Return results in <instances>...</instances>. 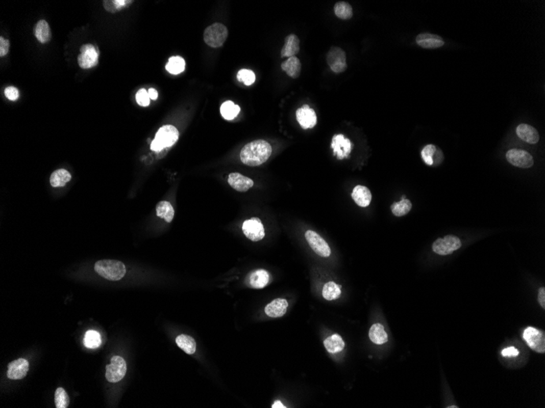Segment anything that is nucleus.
Returning a JSON list of instances; mask_svg holds the SVG:
<instances>
[{"label":"nucleus","mask_w":545,"mask_h":408,"mask_svg":"<svg viewBox=\"0 0 545 408\" xmlns=\"http://www.w3.org/2000/svg\"><path fill=\"white\" fill-rule=\"evenodd\" d=\"M283 71L292 78L299 77L301 71V64L296 57H290L281 65Z\"/></svg>","instance_id":"obj_24"},{"label":"nucleus","mask_w":545,"mask_h":408,"mask_svg":"<svg viewBox=\"0 0 545 408\" xmlns=\"http://www.w3.org/2000/svg\"><path fill=\"white\" fill-rule=\"evenodd\" d=\"M506 158L510 164L519 168H530L534 165L533 156L522 149H510L507 152Z\"/></svg>","instance_id":"obj_11"},{"label":"nucleus","mask_w":545,"mask_h":408,"mask_svg":"<svg viewBox=\"0 0 545 408\" xmlns=\"http://www.w3.org/2000/svg\"><path fill=\"white\" fill-rule=\"evenodd\" d=\"M237 78L238 81H242L246 86L253 85L256 80V75L254 72L250 69H241L237 74Z\"/></svg>","instance_id":"obj_39"},{"label":"nucleus","mask_w":545,"mask_h":408,"mask_svg":"<svg viewBox=\"0 0 545 408\" xmlns=\"http://www.w3.org/2000/svg\"><path fill=\"white\" fill-rule=\"evenodd\" d=\"M176 342L179 348L188 355H193L195 353L196 341L190 336L181 334L176 338Z\"/></svg>","instance_id":"obj_29"},{"label":"nucleus","mask_w":545,"mask_h":408,"mask_svg":"<svg viewBox=\"0 0 545 408\" xmlns=\"http://www.w3.org/2000/svg\"><path fill=\"white\" fill-rule=\"evenodd\" d=\"M415 42L419 47L426 49L438 48L444 45V40L441 37L429 33H423L417 35Z\"/></svg>","instance_id":"obj_18"},{"label":"nucleus","mask_w":545,"mask_h":408,"mask_svg":"<svg viewBox=\"0 0 545 408\" xmlns=\"http://www.w3.org/2000/svg\"><path fill=\"white\" fill-rule=\"evenodd\" d=\"M110 361V364L106 366V379L111 383L120 382L126 375V362L120 356H114Z\"/></svg>","instance_id":"obj_6"},{"label":"nucleus","mask_w":545,"mask_h":408,"mask_svg":"<svg viewBox=\"0 0 545 408\" xmlns=\"http://www.w3.org/2000/svg\"><path fill=\"white\" fill-rule=\"evenodd\" d=\"M421 156H422V159L425 161V164H427L428 166H433V165H437L436 159H437L438 163H441L443 160V154L441 152L439 148L436 147L435 145L433 144H429L427 146H425L423 148V150L421 152Z\"/></svg>","instance_id":"obj_20"},{"label":"nucleus","mask_w":545,"mask_h":408,"mask_svg":"<svg viewBox=\"0 0 545 408\" xmlns=\"http://www.w3.org/2000/svg\"><path fill=\"white\" fill-rule=\"evenodd\" d=\"M95 270L103 278L111 281H118L126 274V267L122 262L110 259L96 262Z\"/></svg>","instance_id":"obj_2"},{"label":"nucleus","mask_w":545,"mask_h":408,"mask_svg":"<svg viewBox=\"0 0 545 408\" xmlns=\"http://www.w3.org/2000/svg\"><path fill=\"white\" fill-rule=\"evenodd\" d=\"M369 337L373 343L383 345L388 341V334L381 323H374L369 331Z\"/></svg>","instance_id":"obj_25"},{"label":"nucleus","mask_w":545,"mask_h":408,"mask_svg":"<svg viewBox=\"0 0 545 408\" xmlns=\"http://www.w3.org/2000/svg\"><path fill=\"white\" fill-rule=\"evenodd\" d=\"M538 301L542 308L545 309V288H540L539 289V295H538Z\"/></svg>","instance_id":"obj_44"},{"label":"nucleus","mask_w":545,"mask_h":408,"mask_svg":"<svg viewBox=\"0 0 545 408\" xmlns=\"http://www.w3.org/2000/svg\"><path fill=\"white\" fill-rule=\"evenodd\" d=\"M78 63L84 69H91L97 65L98 52L96 47L92 44L83 45L80 48V55L78 57Z\"/></svg>","instance_id":"obj_12"},{"label":"nucleus","mask_w":545,"mask_h":408,"mask_svg":"<svg viewBox=\"0 0 545 408\" xmlns=\"http://www.w3.org/2000/svg\"><path fill=\"white\" fill-rule=\"evenodd\" d=\"M35 35L36 39L42 43H47L51 39V29L46 20H41L37 23L35 27Z\"/></svg>","instance_id":"obj_27"},{"label":"nucleus","mask_w":545,"mask_h":408,"mask_svg":"<svg viewBox=\"0 0 545 408\" xmlns=\"http://www.w3.org/2000/svg\"><path fill=\"white\" fill-rule=\"evenodd\" d=\"M277 407L284 408V407H286V406H285L284 405H283V403H282V402H280V401L278 400V401H275V403H274V404L272 405V408H277Z\"/></svg>","instance_id":"obj_46"},{"label":"nucleus","mask_w":545,"mask_h":408,"mask_svg":"<svg viewBox=\"0 0 545 408\" xmlns=\"http://www.w3.org/2000/svg\"><path fill=\"white\" fill-rule=\"evenodd\" d=\"M4 95L8 100L15 101L19 98V91L14 87H8L4 90Z\"/></svg>","instance_id":"obj_41"},{"label":"nucleus","mask_w":545,"mask_h":408,"mask_svg":"<svg viewBox=\"0 0 545 408\" xmlns=\"http://www.w3.org/2000/svg\"><path fill=\"white\" fill-rule=\"evenodd\" d=\"M501 355L504 357H516V356H518L519 351L518 349L512 346V347L505 348V349H503Z\"/></svg>","instance_id":"obj_43"},{"label":"nucleus","mask_w":545,"mask_h":408,"mask_svg":"<svg viewBox=\"0 0 545 408\" xmlns=\"http://www.w3.org/2000/svg\"><path fill=\"white\" fill-rule=\"evenodd\" d=\"M148 96L151 100H155L158 98V92L155 88H150L148 91Z\"/></svg>","instance_id":"obj_45"},{"label":"nucleus","mask_w":545,"mask_h":408,"mask_svg":"<svg viewBox=\"0 0 545 408\" xmlns=\"http://www.w3.org/2000/svg\"><path fill=\"white\" fill-rule=\"evenodd\" d=\"M462 243L460 239L456 236H447L439 238L433 242V252L439 255H449L454 251L459 250L461 247Z\"/></svg>","instance_id":"obj_7"},{"label":"nucleus","mask_w":545,"mask_h":408,"mask_svg":"<svg viewBox=\"0 0 545 408\" xmlns=\"http://www.w3.org/2000/svg\"><path fill=\"white\" fill-rule=\"evenodd\" d=\"M136 102L139 105L143 106V107H146V106L150 105L151 103V99L148 96V92L146 90L142 89L139 90L138 92L136 93Z\"/></svg>","instance_id":"obj_40"},{"label":"nucleus","mask_w":545,"mask_h":408,"mask_svg":"<svg viewBox=\"0 0 545 408\" xmlns=\"http://www.w3.org/2000/svg\"><path fill=\"white\" fill-rule=\"evenodd\" d=\"M332 148L333 149V154L337 156L338 159L342 160L348 157L350 154L353 149V144L343 134H336L332 138Z\"/></svg>","instance_id":"obj_13"},{"label":"nucleus","mask_w":545,"mask_h":408,"mask_svg":"<svg viewBox=\"0 0 545 408\" xmlns=\"http://www.w3.org/2000/svg\"><path fill=\"white\" fill-rule=\"evenodd\" d=\"M352 198L358 206L367 207L370 204L373 196L367 187L358 185L353 190Z\"/></svg>","instance_id":"obj_21"},{"label":"nucleus","mask_w":545,"mask_h":408,"mask_svg":"<svg viewBox=\"0 0 545 408\" xmlns=\"http://www.w3.org/2000/svg\"><path fill=\"white\" fill-rule=\"evenodd\" d=\"M179 139V131L171 125L163 126L158 130L155 140L151 143V150L160 151L172 146Z\"/></svg>","instance_id":"obj_3"},{"label":"nucleus","mask_w":545,"mask_h":408,"mask_svg":"<svg viewBox=\"0 0 545 408\" xmlns=\"http://www.w3.org/2000/svg\"><path fill=\"white\" fill-rule=\"evenodd\" d=\"M185 61L181 57H172L169 59L166 69L171 74H179L185 70Z\"/></svg>","instance_id":"obj_34"},{"label":"nucleus","mask_w":545,"mask_h":408,"mask_svg":"<svg viewBox=\"0 0 545 408\" xmlns=\"http://www.w3.org/2000/svg\"><path fill=\"white\" fill-rule=\"evenodd\" d=\"M28 371V361L24 359H19L8 364L7 376L11 380H20L27 376Z\"/></svg>","instance_id":"obj_15"},{"label":"nucleus","mask_w":545,"mask_h":408,"mask_svg":"<svg viewBox=\"0 0 545 408\" xmlns=\"http://www.w3.org/2000/svg\"><path fill=\"white\" fill-rule=\"evenodd\" d=\"M412 204L408 199H402L399 202H395L391 206L392 213L397 217L406 215L411 211Z\"/></svg>","instance_id":"obj_36"},{"label":"nucleus","mask_w":545,"mask_h":408,"mask_svg":"<svg viewBox=\"0 0 545 408\" xmlns=\"http://www.w3.org/2000/svg\"><path fill=\"white\" fill-rule=\"evenodd\" d=\"M242 232L246 238L255 242L262 240L265 235L264 226L258 217H252L251 220H246L242 224Z\"/></svg>","instance_id":"obj_10"},{"label":"nucleus","mask_w":545,"mask_h":408,"mask_svg":"<svg viewBox=\"0 0 545 408\" xmlns=\"http://www.w3.org/2000/svg\"><path fill=\"white\" fill-rule=\"evenodd\" d=\"M300 51V40L295 35H290L285 39L284 46L281 51V57H295Z\"/></svg>","instance_id":"obj_23"},{"label":"nucleus","mask_w":545,"mask_h":408,"mask_svg":"<svg viewBox=\"0 0 545 408\" xmlns=\"http://www.w3.org/2000/svg\"><path fill=\"white\" fill-rule=\"evenodd\" d=\"M334 12L338 18L342 19V20H349L353 16L352 7L349 3L344 2V1L336 3L335 4Z\"/></svg>","instance_id":"obj_33"},{"label":"nucleus","mask_w":545,"mask_h":408,"mask_svg":"<svg viewBox=\"0 0 545 408\" xmlns=\"http://www.w3.org/2000/svg\"><path fill=\"white\" fill-rule=\"evenodd\" d=\"M305 236L309 246L317 255L324 257V258H328L331 255L332 250L330 249L329 246L324 238L321 237V236H319L317 232L309 230L305 232Z\"/></svg>","instance_id":"obj_9"},{"label":"nucleus","mask_w":545,"mask_h":408,"mask_svg":"<svg viewBox=\"0 0 545 408\" xmlns=\"http://www.w3.org/2000/svg\"><path fill=\"white\" fill-rule=\"evenodd\" d=\"M296 119L303 129L313 128L317 124L315 111L309 108V105H304L297 110Z\"/></svg>","instance_id":"obj_16"},{"label":"nucleus","mask_w":545,"mask_h":408,"mask_svg":"<svg viewBox=\"0 0 545 408\" xmlns=\"http://www.w3.org/2000/svg\"><path fill=\"white\" fill-rule=\"evenodd\" d=\"M272 154V147L265 140H255L246 144L240 152V160L249 167H259L266 162Z\"/></svg>","instance_id":"obj_1"},{"label":"nucleus","mask_w":545,"mask_h":408,"mask_svg":"<svg viewBox=\"0 0 545 408\" xmlns=\"http://www.w3.org/2000/svg\"><path fill=\"white\" fill-rule=\"evenodd\" d=\"M84 344L88 349H96L102 345V337L100 333L95 330H88L85 333Z\"/></svg>","instance_id":"obj_35"},{"label":"nucleus","mask_w":545,"mask_h":408,"mask_svg":"<svg viewBox=\"0 0 545 408\" xmlns=\"http://www.w3.org/2000/svg\"><path fill=\"white\" fill-rule=\"evenodd\" d=\"M324 346L329 353H336L342 351L345 346L344 340L338 334L330 336L324 341Z\"/></svg>","instance_id":"obj_26"},{"label":"nucleus","mask_w":545,"mask_h":408,"mask_svg":"<svg viewBox=\"0 0 545 408\" xmlns=\"http://www.w3.org/2000/svg\"><path fill=\"white\" fill-rule=\"evenodd\" d=\"M287 307L288 303L286 299L277 298L265 307V314L271 318H279L286 314Z\"/></svg>","instance_id":"obj_19"},{"label":"nucleus","mask_w":545,"mask_h":408,"mask_svg":"<svg viewBox=\"0 0 545 408\" xmlns=\"http://www.w3.org/2000/svg\"><path fill=\"white\" fill-rule=\"evenodd\" d=\"M55 404L57 408H66L69 404V398L63 388H57L55 393Z\"/></svg>","instance_id":"obj_37"},{"label":"nucleus","mask_w":545,"mask_h":408,"mask_svg":"<svg viewBox=\"0 0 545 408\" xmlns=\"http://www.w3.org/2000/svg\"><path fill=\"white\" fill-rule=\"evenodd\" d=\"M71 179L69 171L60 169L54 171L50 177V183L53 187H64Z\"/></svg>","instance_id":"obj_28"},{"label":"nucleus","mask_w":545,"mask_h":408,"mask_svg":"<svg viewBox=\"0 0 545 408\" xmlns=\"http://www.w3.org/2000/svg\"><path fill=\"white\" fill-rule=\"evenodd\" d=\"M156 213L159 217H162L167 223H171L174 217L175 210L170 202L163 201L157 204Z\"/></svg>","instance_id":"obj_30"},{"label":"nucleus","mask_w":545,"mask_h":408,"mask_svg":"<svg viewBox=\"0 0 545 408\" xmlns=\"http://www.w3.org/2000/svg\"><path fill=\"white\" fill-rule=\"evenodd\" d=\"M327 62L334 73H343L347 69L345 52L340 47H331L327 55Z\"/></svg>","instance_id":"obj_8"},{"label":"nucleus","mask_w":545,"mask_h":408,"mask_svg":"<svg viewBox=\"0 0 545 408\" xmlns=\"http://www.w3.org/2000/svg\"><path fill=\"white\" fill-rule=\"evenodd\" d=\"M341 286L335 282L327 283L323 289V296L328 301H333L340 297L341 294Z\"/></svg>","instance_id":"obj_32"},{"label":"nucleus","mask_w":545,"mask_h":408,"mask_svg":"<svg viewBox=\"0 0 545 408\" xmlns=\"http://www.w3.org/2000/svg\"><path fill=\"white\" fill-rule=\"evenodd\" d=\"M228 38V30L224 24L214 23L206 29L204 39L206 44L213 48L221 47Z\"/></svg>","instance_id":"obj_4"},{"label":"nucleus","mask_w":545,"mask_h":408,"mask_svg":"<svg viewBox=\"0 0 545 408\" xmlns=\"http://www.w3.org/2000/svg\"><path fill=\"white\" fill-rule=\"evenodd\" d=\"M9 47H10L9 41L4 39L3 37H1L0 38V57H4V56H6L8 54V51H9Z\"/></svg>","instance_id":"obj_42"},{"label":"nucleus","mask_w":545,"mask_h":408,"mask_svg":"<svg viewBox=\"0 0 545 408\" xmlns=\"http://www.w3.org/2000/svg\"><path fill=\"white\" fill-rule=\"evenodd\" d=\"M240 112V107L232 101H226L220 106V114L226 120H233Z\"/></svg>","instance_id":"obj_31"},{"label":"nucleus","mask_w":545,"mask_h":408,"mask_svg":"<svg viewBox=\"0 0 545 408\" xmlns=\"http://www.w3.org/2000/svg\"><path fill=\"white\" fill-rule=\"evenodd\" d=\"M269 280L270 277L268 271L260 269L253 270L246 276V284L250 288L261 289L269 284Z\"/></svg>","instance_id":"obj_14"},{"label":"nucleus","mask_w":545,"mask_h":408,"mask_svg":"<svg viewBox=\"0 0 545 408\" xmlns=\"http://www.w3.org/2000/svg\"><path fill=\"white\" fill-rule=\"evenodd\" d=\"M523 339L534 351L545 353L544 333L534 327H528L523 332Z\"/></svg>","instance_id":"obj_5"},{"label":"nucleus","mask_w":545,"mask_h":408,"mask_svg":"<svg viewBox=\"0 0 545 408\" xmlns=\"http://www.w3.org/2000/svg\"><path fill=\"white\" fill-rule=\"evenodd\" d=\"M228 183L234 190L240 193L249 191L254 185L253 179L237 172L231 173L229 175Z\"/></svg>","instance_id":"obj_17"},{"label":"nucleus","mask_w":545,"mask_h":408,"mask_svg":"<svg viewBox=\"0 0 545 408\" xmlns=\"http://www.w3.org/2000/svg\"><path fill=\"white\" fill-rule=\"evenodd\" d=\"M133 3V1L126 0H114V1H105L104 7L106 11L110 12H117L121 9Z\"/></svg>","instance_id":"obj_38"},{"label":"nucleus","mask_w":545,"mask_h":408,"mask_svg":"<svg viewBox=\"0 0 545 408\" xmlns=\"http://www.w3.org/2000/svg\"><path fill=\"white\" fill-rule=\"evenodd\" d=\"M517 136L528 144H535L539 140V133L533 126L527 124H520L516 130Z\"/></svg>","instance_id":"obj_22"}]
</instances>
